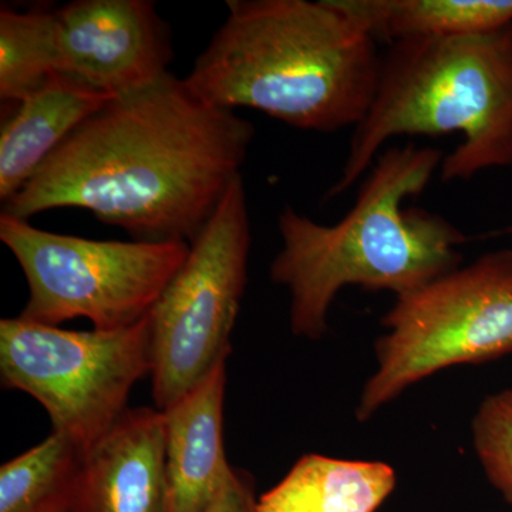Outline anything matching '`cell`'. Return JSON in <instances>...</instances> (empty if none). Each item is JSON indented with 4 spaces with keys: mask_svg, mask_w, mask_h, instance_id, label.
<instances>
[{
    "mask_svg": "<svg viewBox=\"0 0 512 512\" xmlns=\"http://www.w3.org/2000/svg\"><path fill=\"white\" fill-rule=\"evenodd\" d=\"M70 512H168L161 410L128 409L87 453Z\"/></svg>",
    "mask_w": 512,
    "mask_h": 512,
    "instance_id": "10",
    "label": "cell"
},
{
    "mask_svg": "<svg viewBox=\"0 0 512 512\" xmlns=\"http://www.w3.org/2000/svg\"><path fill=\"white\" fill-rule=\"evenodd\" d=\"M394 488L396 473L382 461L306 454L258 498V511L376 512Z\"/></svg>",
    "mask_w": 512,
    "mask_h": 512,
    "instance_id": "13",
    "label": "cell"
},
{
    "mask_svg": "<svg viewBox=\"0 0 512 512\" xmlns=\"http://www.w3.org/2000/svg\"><path fill=\"white\" fill-rule=\"evenodd\" d=\"M254 124L165 74L114 97L47 158L3 212L82 208L136 241L191 244L241 174Z\"/></svg>",
    "mask_w": 512,
    "mask_h": 512,
    "instance_id": "1",
    "label": "cell"
},
{
    "mask_svg": "<svg viewBox=\"0 0 512 512\" xmlns=\"http://www.w3.org/2000/svg\"><path fill=\"white\" fill-rule=\"evenodd\" d=\"M363 32L387 45L490 32L512 22V0H330Z\"/></svg>",
    "mask_w": 512,
    "mask_h": 512,
    "instance_id": "14",
    "label": "cell"
},
{
    "mask_svg": "<svg viewBox=\"0 0 512 512\" xmlns=\"http://www.w3.org/2000/svg\"><path fill=\"white\" fill-rule=\"evenodd\" d=\"M205 512H259L254 478L235 468L220 497Z\"/></svg>",
    "mask_w": 512,
    "mask_h": 512,
    "instance_id": "18",
    "label": "cell"
},
{
    "mask_svg": "<svg viewBox=\"0 0 512 512\" xmlns=\"http://www.w3.org/2000/svg\"><path fill=\"white\" fill-rule=\"evenodd\" d=\"M114 96L56 73L20 101L0 133V200L8 202L64 140Z\"/></svg>",
    "mask_w": 512,
    "mask_h": 512,
    "instance_id": "12",
    "label": "cell"
},
{
    "mask_svg": "<svg viewBox=\"0 0 512 512\" xmlns=\"http://www.w3.org/2000/svg\"><path fill=\"white\" fill-rule=\"evenodd\" d=\"M57 72L55 10L0 9V99L20 101Z\"/></svg>",
    "mask_w": 512,
    "mask_h": 512,
    "instance_id": "16",
    "label": "cell"
},
{
    "mask_svg": "<svg viewBox=\"0 0 512 512\" xmlns=\"http://www.w3.org/2000/svg\"><path fill=\"white\" fill-rule=\"evenodd\" d=\"M460 133L440 165L443 183L512 167V22L490 32L393 43L365 119L353 128L339 180L348 191L399 136Z\"/></svg>",
    "mask_w": 512,
    "mask_h": 512,
    "instance_id": "4",
    "label": "cell"
},
{
    "mask_svg": "<svg viewBox=\"0 0 512 512\" xmlns=\"http://www.w3.org/2000/svg\"><path fill=\"white\" fill-rule=\"evenodd\" d=\"M382 323L386 333L376 342V372L360 394L359 421L439 370L512 352L511 249L399 296Z\"/></svg>",
    "mask_w": 512,
    "mask_h": 512,
    "instance_id": "5",
    "label": "cell"
},
{
    "mask_svg": "<svg viewBox=\"0 0 512 512\" xmlns=\"http://www.w3.org/2000/svg\"><path fill=\"white\" fill-rule=\"evenodd\" d=\"M151 373L150 315L127 328L66 330L0 320V382L45 407L52 431L86 453L124 416L138 380Z\"/></svg>",
    "mask_w": 512,
    "mask_h": 512,
    "instance_id": "7",
    "label": "cell"
},
{
    "mask_svg": "<svg viewBox=\"0 0 512 512\" xmlns=\"http://www.w3.org/2000/svg\"><path fill=\"white\" fill-rule=\"evenodd\" d=\"M57 72L119 97L168 74L170 29L150 0H76L55 9Z\"/></svg>",
    "mask_w": 512,
    "mask_h": 512,
    "instance_id": "9",
    "label": "cell"
},
{
    "mask_svg": "<svg viewBox=\"0 0 512 512\" xmlns=\"http://www.w3.org/2000/svg\"><path fill=\"white\" fill-rule=\"evenodd\" d=\"M227 360L164 410L168 512H205L235 468L224 443Z\"/></svg>",
    "mask_w": 512,
    "mask_h": 512,
    "instance_id": "11",
    "label": "cell"
},
{
    "mask_svg": "<svg viewBox=\"0 0 512 512\" xmlns=\"http://www.w3.org/2000/svg\"><path fill=\"white\" fill-rule=\"evenodd\" d=\"M87 453L52 431L0 467V512H70Z\"/></svg>",
    "mask_w": 512,
    "mask_h": 512,
    "instance_id": "15",
    "label": "cell"
},
{
    "mask_svg": "<svg viewBox=\"0 0 512 512\" xmlns=\"http://www.w3.org/2000/svg\"><path fill=\"white\" fill-rule=\"evenodd\" d=\"M0 239L29 286L20 318L47 326L89 319L94 329L146 318L190 252L183 241H94L56 234L2 212Z\"/></svg>",
    "mask_w": 512,
    "mask_h": 512,
    "instance_id": "6",
    "label": "cell"
},
{
    "mask_svg": "<svg viewBox=\"0 0 512 512\" xmlns=\"http://www.w3.org/2000/svg\"><path fill=\"white\" fill-rule=\"evenodd\" d=\"M444 154L434 147H389L379 154L355 205L335 225L292 207L278 217L282 249L271 279L291 296L293 335L318 340L328 332L333 299L345 286L399 296L460 268L467 235L443 215L404 208L426 190Z\"/></svg>",
    "mask_w": 512,
    "mask_h": 512,
    "instance_id": "3",
    "label": "cell"
},
{
    "mask_svg": "<svg viewBox=\"0 0 512 512\" xmlns=\"http://www.w3.org/2000/svg\"><path fill=\"white\" fill-rule=\"evenodd\" d=\"M227 9L185 77L198 97L316 133L365 119L383 55L330 0H228Z\"/></svg>",
    "mask_w": 512,
    "mask_h": 512,
    "instance_id": "2",
    "label": "cell"
},
{
    "mask_svg": "<svg viewBox=\"0 0 512 512\" xmlns=\"http://www.w3.org/2000/svg\"><path fill=\"white\" fill-rule=\"evenodd\" d=\"M249 248L247 190L239 175L150 312L151 389L161 412L232 352V330L247 286Z\"/></svg>",
    "mask_w": 512,
    "mask_h": 512,
    "instance_id": "8",
    "label": "cell"
},
{
    "mask_svg": "<svg viewBox=\"0 0 512 512\" xmlns=\"http://www.w3.org/2000/svg\"><path fill=\"white\" fill-rule=\"evenodd\" d=\"M473 443L488 480L512 507V389L491 394L478 407Z\"/></svg>",
    "mask_w": 512,
    "mask_h": 512,
    "instance_id": "17",
    "label": "cell"
}]
</instances>
